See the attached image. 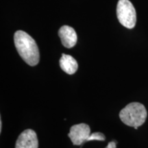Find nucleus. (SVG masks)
Segmentation results:
<instances>
[{
	"instance_id": "f257e3e1",
	"label": "nucleus",
	"mask_w": 148,
	"mask_h": 148,
	"mask_svg": "<svg viewBox=\"0 0 148 148\" xmlns=\"http://www.w3.org/2000/svg\"><path fill=\"white\" fill-rule=\"evenodd\" d=\"M14 41L16 49L22 59L29 66L38 63L40 54L36 42L28 34L22 30L14 33Z\"/></svg>"
},
{
	"instance_id": "f03ea898",
	"label": "nucleus",
	"mask_w": 148,
	"mask_h": 148,
	"mask_svg": "<svg viewBox=\"0 0 148 148\" xmlns=\"http://www.w3.org/2000/svg\"><path fill=\"white\" fill-rule=\"evenodd\" d=\"M147 115L145 107L138 102L129 103L119 113L120 119L124 124L134 127L136 130L145 123Z\"/></svg>"
},
{
	"instance_id": "7ed1b4c3",
	"label": "nucleus",
	"mask_w": 148,
	"mask_h": 148,
	"mask_svg": "<svg viewBox=\"0 0 148 148\" xmlns=\"http://www.w3.org/2000/svg\"><path fill=\"white\" fill-rule=\"evenodd\" d=\"M116 15L122 25L128 29L134 27L136 22V10L129 0H119L118 1Z\"/></svg>"
},
{
	"instance_id": "20e7f679",
	"label": "nucleus",
	"mask_w": 148,
	"mask_h": 148,
	"mask_svg": "<svg viewBox=\"0 0 148 148\" xmlns=\"http://www.w3.org/2000/svg\"><path fill=\"white\" fill-rule=\"evenodd\" d=\"M90 135L89 125L86 123H79L74 125L70 129L68 136L75 145H80L86 142Z\"/></svg>"
},
{
	"instance_id": "39448f33",
	"label": "nucleus",
	"mask_w": 148,
	"mask_h": 148,
	"mask_svg": "<svg viewBox=\"0 0 148 148\" xmlns=\"http://www.w3.org/2000/svg\"><path fill=\"white\" fill-rule=\"evenodd\" d=\"M38 140L36 133L33 130H24L18 136L15 148H38Z\"/></svg>"
},
{
	"instance_id": "423d86ee",
	"label": "nucleus",
	"mask_w": 148,
	"mask_h": 148,
	"mask_svg": "<svg viewBox=\"0 0 148 148\" xmlns=\"http://www.w3.org/2000/svg\"><path fill=\"white\" fill-rule=\"evenodd\" d=\"M58 36L63 46L66 48H71L75 45L77 42V34L73 27L63 25L59 29Z\"/></svg>"
},
{
	"instance_id": "0eeeda50",
	"label": "nucleus",
	"mask_w": 148,
	"mask_h": 148,
	"mask_svg": "<svg viewBox=\"0 0 148 148\" xmlns=\"http://www.w3.org/2000/svg\"><path fill=\"white\" fill-rule=\"evenodd\" d=\"M59 63L62 71L69 75L75 73L78 68V64L75 59L71 56L64 54V53L62 54Z\"/></svg>"
},
{
	"instance_id": "6e6552de",
	"label": "nucleus",
	"mask_w": 148,
	"mask_h": 148,
	"mask_svg": "<svg viewBox=\"0 0 148 148\" xmlns=\"http://www.w3.org/2000/svg\"><path fill=\"white\" fill-rule=\"evenodd\" d=\"M106 137L103 135L102 133L101 132H95L92 133L90 135V136L88 137L86 141H89V140H105Z\"/></svg>"
},
{
	"instance_id": "1a4fd4ad",
	"label": "nucleus",
	"mask_w": 148,
	"mask_h": 148,
	"mask_svg": "<svg viewBox=\"0 0 148 148\" xmlns=\"http://www.w3.org/2000/svg\"><path fill=\"white\" fill-rule=\"evenodd\" d=\"M106 148H116V143L113 141L110 142Z\"/></svg>"
},
{
	"instance_id": "9d476101",
	"label": "nucleus",
	"mask_w": 148,
	"mask_h": 148,
	"mask_svg": "<svg viewBox=\"0 0 148 148\" xmlns=\"http://www.w3.org/2000/svg\"><path fill=\"white\" fill-rule=\"evenodd\" d=\"M1 129H2V121L0 119V132H1Z\"/></svg>"
}]
</instances>
